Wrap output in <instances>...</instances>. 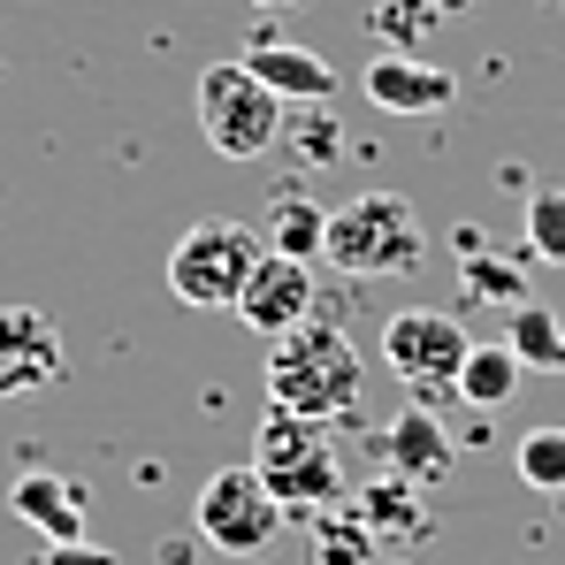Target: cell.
Returning <instances> with one entry per match:
<instances>
[{"label": "cell", "instance_id": "44dd1931", "mask_svg": "<svg viewBox=\"0 0 565 565\" xmlns=\"http://www.w3.org/2000/svg\"><path fill=\"white\" fill-rule=\"evenodd\" d=\"M512 459H520V481H527V489L565 497V428H527Z\"/></svg>", "mask_w": 565, "mask_h": 565}, {"label": "cell", "instance_id": "d6986e66", "mask_svg": "<svg viewBox=\"0 0 565 565\" xmlns=\"http://www.w3.org/2000/svg\"><path fill=\"white\" fill-rule=\"evenodd\" d=\"M467 245V268H459V282H467V298H497V306H527V276H520V260H497L481 237H459Z\"/></svg>", "mask_w": 565, "mask_h": 565}, {"label": "cell", "instance_id": "277c9868", "mask_svg": "<svg viewBox=\"0 0 565 565\" xmlns=\"http://www.w3.org/2000/svg\"><path fill=\"white\" fill-rule=\"evenodd\" d=\"M260 260H268V237L253 222H191L169 245V290L184 306H199V313H222V306L245 298Z\"/></svg>", "mask_w": 565, "mask_h": 565}, {"label": "cell", "instance_id": "9a60e30c", "mask_svg": "<svg viewBox=\"0 0 565 565\" xmlns=\"http://www.w3.org/2000/svg\"><path fill=\"white\" fill-rule=\"evenodd\" d=\"M260 237H268V253H282V260H321V245H329V214H321V199H313L306 184H282L276 199H268Z\"/></svg>", "mask_w": 565, "mask_h": 565}, {"label": "cell", "instance_id": "7c38bea8", "mask_svg": "<svg viewBox=\"0 0 565 565\" xmlns=\"http://www.w3.org/2000/svg\"><path fill=\"white\" fill-rule=\"evenodd\" d=\"M360 85H367V99H375L382 115H444L459 99V77L436 70V62H420V54H375Z\"/></svg>", "mask_w": 565, "mask_h": 565}, {"label": "cell", "instance_id": "5bb4252c", "mask_svg": "<svg viewBox=\"0 0 565 565\" xmlns=\"http://www.w3.org/2000/svg\"><path fill=\"white\" fill-rule=\"evenodd\" d=\"M237 62H245L282 107H321V99H337V85H344L313 46H290V39H260V46H245Z\"/></svg>", "mask_w": 565, "mask_h": 565}, {"label": "cell", "instance_id": "ac0fdd59", "mask_svg": "<svg viewBox=\"0 0 565 565\" xmlns=\"http://www.w3.org/2000/svg\"><path fill=\"white\" fill-rule=\"evenodd\" d=\"M313 565H382V543L360 527V512H352V504L313 512Z\"/></svg>", "mask_w": 565, "mask_h": 565}, {"label": "cell", "instance_id": "52a82bcc", "mask_svg": "<svg viewBox=\"0 0 565 565\" xmlns=\"http://www.w3.org/2000/svg\"><path fill=\"white\" fill-rule=\"evenodd\" d=\"M467 352H473L467 321L444 313V306H405V313L382 321V367L405 390H459Z\"/></svg>", "mask_w": 565, "mask_h": 565}, {"label": "cell", "instance_id": "e0dca14e", "mask_svg": "<svg viewBox=\"0 0 565 565\" xmlns=\"http://www.w3.org/2000/svg\"><path fill=\"white\" fill-rule=\"evenodd\" d=\"M504 344L520 352V367H535V375H565V321L551 306H512V321H504Z\"/></svg>", "mask_w": 565, "mask_h": 565}, {"label": "cell", "instance_id": "3957f363", "mask_svg": "<svg viewBox=\"0 0 565 565\" xmlns=\"http://www.w3.org/2000/svg\"><path fill=\"white\" fill-rule=\"evenodd\" d=\"M321 260H329L337 276H352V282L413 276V268L428 260V230H420L413 199H397V191H360L352 206L329 214V245H321Z\"/></svg>", "mask_w": 565, "mask_h": 565}, {"label": "cell", "instance_id": "603a6c76", "mask_svg": "<svg viewBox=\"0 0 565 565\" xmlns=\"http://www.w3.org/2000/svg\"><path fill=\"white\" fill-rule=\"evenodd\" d=\"M39 565H115V551H99V543H46Z\"/></svg>", "mask_w": 565, "mask_h": 565}, {"label": "cell", "instance_id": "484cf974", "mask_svg": "<svg viewBox=\"0 0 565 565\" xmlns=\"http://www.w3.org/2000/svg\"><path fill=\"white\" fill-rule=\"evenodd\" d=\"M436 8H444V15H459V8H467V0H436Z\"/></svg>", "mask_w": 565, "mask_h": 565}, {"label": "cell", "instance_id": "4316f807", "mask_svg": "<svg viewBox=\"0 0 565 565\" xmlns=\"http://www.w3.org/2000/svg\"><path fill=\"white\" fill-rule=\"evenodd\" d=\"M382 565H405V558H382Z\"/></svg>", "mask_w": 565, "mask_h": 565}, {"label": "cell", "instance_id": "5b68a950", "mask_svg": "<svg viewBox=\"0 0 565 565\" xmlns=\"http://www.w3.org/2000/svg\"><path fill=\"white\" fill-rule=\"evenodd\" d=\"M199 130L222 161H260L282 146V99L245 62H206L199 70Z\"/></svg>", "mask_w": 565, "mask_h": 565}, {"label": "cell", "instance_id": "8fae6325", "mask_svg": "<svg viewBox=\"0 0 565 565\" xmlns=\"http://www.w3.org/2000/svg\"><path fill=\"white\" fill-rule=\"evenodd\" d=\"M344 504L360 512V527L375 535L382 551H413V543H428V535H436V512L420 504V489H413L405 473H375V481H360Z\"/></svg>", "mask_w": 565, "mask_h": 565}, {"label": "cell", "instance_id": "ba28073f", "mask_svg": "<svg viewBox=\"0 0 565 565\" xmlns=\"http://www.w3.org/2000/svg\"><path fill=\"white\" fill-rule=\"evenodd\" d=\"M62 321L39 306H0V397H31L46 382H62Z\"/></svg>", "mask_w": 565, "mask_h": 565}, {"label": "cell", "instance_id": "8992f818", "mask_svg": "<svg viewBox=\"0 0 565 565\" xmlns=\"http://www.w3.org/2000/svg\"><path fill=\"white\" fill-rule=\"evenodd\" d=\"M282 520H290V512L268 497V481H260L253 467L206 473V481H199V504H191L199 543L222 551V558H260V551L282 535Z\"/></svg>", "mask_w": 565, "mask_h": 565}, {"label": "cell", "instance_id": "ffe728a7", "mask_svg": "<svg viewBox=\"0 0 565 565\" xmlns=\"http://www.w3.org/2000/svg\"><path fill=\"white\" fill-rule=\"evenodd\" d=\"M520 237H527V260L565 268V184L527 191V222H520Z\"/></svg>", "mask_w": 565, "mask_h": 565}, {"label": "cell", "instance_id": "cb8c5ba5", "mask_svg": "<svg viewBox=\"0 0 565 565\" xmlns=\"http://www.w3.org/2000/svg\"><path fill=\"white\" fill-rule=\"evenodd\" d=\"M298 153H306L313 169H321V161H337V130H329V122H306V130H298Z\"/></svg>", "mask_w": 565, "mask_h": 565}, {"label": "cell", "instance_id": "9c48e42d", "mask_svg": "<svg viewBox=\"0 0 565 565\" xmlns=\"http://www.w3.org/2000/svg\"><path fill=\"white\" fill-rule=\"evenodd\" d=\"M313 260H282L268 253L253 282H245V298H237V321L245 329H260V337H282V329H298V321H313Z\"/></svg>", "mask_w": 565, "mask_h": 565}, {"label": "cell", "instance_id": "d4e9b609", "mask_svg": "<svg viewBox=\"0 0 565 565\" xmlns=\"http://www.w3.org/2000/svg\"><path fill=\"white\" fill-rule=\"evenodd\" d=\"M253 8H260V15H290L298 0H253Z\"/></svg>", "mask_w": 565, "mask_h": 565}, {"label": "cell", "instance_id": "6da1fadb", "mask_svg": "<svg viewBox=\"0 0 565 565\" xmlns=\"http://www.w3.org/2000/svg\"><path fill=\"white\" fill-rule=\"evenodd\" d=\"M367 397V360L337 321H298L268 337V405L298 413V420H352Z\"/></svg>", "mask_w": 565, "mask_h": 565}, {"label": "cell", "instance_id": "7402d4cb", "mask_svg": "<svg viewBox=\"0 0 565 565\" xmlns=\"http://www.w3.org/2000/svg\"><path fill=\"white\" fill-rule=\"evenodd\" d=\"M375 39H382V54H405L413 39H428L444 15H436V0H375Z\"/></svg>", "mask_w": 565, "mask_h": 565}, {"label": "cell", "instance_id": "4fadbf2b", "mask_svg": "<svg viewBox=\"0 0 565 565\" xmlns=\"http://www.w3.org/2000/svg\"><path fill=\"white\" fill-rule=\"evenodd\" d=\"M8 512L23 520V527H39L46 543H85V481H70V473L54 467H31L15 473V489H8Z\"/></svg>", "mask_w": 565, "mask_h": 565}, {"label": "cell", "instance_id": "2e32d148", "mask_svg": "<svg viewBox=\"0 0 565 565\" xmlns=\"http://www.w3.org/2000/svg\"><path fill=\"white\" fill-rule=\"evenodd\" d=\"M520 382H527L520 352H512L504 337H489V344H473L467 367H459V397H467L473 413H497V405H512V397H520Z\"/></svg>", "mask_w": 565, "mask_h": 565}, {"label": "cell", "instance_id": "7a4b0ae2", "mask_svg": "<svg viewBox=\"0 0 565 565\" xmlns=\"http://www.w3.org/2000/svg\"><path fill=\"white\" fill-rule=\"evenodd\" d=\"M245 467L268 481V497H276L290 520H313V512L344 504V451H337L329 420H298V413L268 405Z\"/></svg>", "mask_w": 565, "mask_h": 565}, {"label": "cell", "instance_id": "30bf717a", "mask_svg": "<svg viewBox=\"0 0 565 565\" xmlns=\"http://www.w3.org/2000/svg\"><path fill=\"white\" fill-rule=\"evenodd\" d=\"M375 451H382V473H405L413 489H436L444 473L459 467V436H451L428 405H405V413L382 428Z\"/></svg>", "mask_w": 565, "mask_h": 565}]
</instances>
